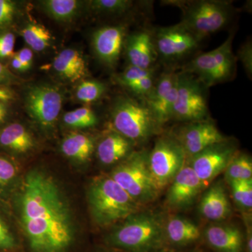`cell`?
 I'll return each mask as SVG.
<instances>
[{
  "mask_svg": "<svg viewBox=\"0 0 252 252\" xmlns=\"http://www.w3.org/2000/svg\"><path fill=\"white\" fill-rule=\"evenodd\" d=\"M20 224L32 252H66L74 239L72 214L56 181L46 172H28L14 196Z\"/></svg>",
  "mask_w": 252,
  "mask_h": 252,
  "instance_id": "cell-1",
  "label": "cell"
},
{
  "mask_svg": "<svg viewBox=\"0 0 252 252\" xmlns=\"http://www.w3.org/2000/svg\"><path fill=\"white\" fill-rule=\"evenodd\" d=\"M165 222L152 212L133 214L123 220L106 238L109 246L128 252H154L165 238Z\"/></svg>",
  "mask_w": 252,
  "mask_h": 252,
  "instance_id": "cell-2",
  "label": "cell"
},
{
  "mask_svg": "<svg viewBox=\"0 0 252 252\" xmlns=\"http://www.w3.org/2000/svg\"><path fill=\"white\" fill-rule=\"evenodd\" d=\"M88 203L93 220L101 227L123 221L140 209V205L110 176L93 180L88 190Z\"/></svg>",
  "mask_w": 252,
  "mask_h": 252,
  "instance_id": "cell-3",
  "label": "cell"
},
{
  "mask_svg": "<svg viewBox=\"0 0 252 252\" xmlns=\"http://www.w3.org/2000/svg\"><path fill=\"white\" fill-rule=\"evenodd\" d=\"M182 10L180 23L199 41L225 28L234 14L232 1L197 0L176 1Z\"/></svg>",
  "mask_w": 252,
  "mask_h": 252,
  "instance_id": "cell-4",
  "label": "cell"
},
{
  "mask_svg": "<svg viewBox=\"0 0 252 252\" xmlns=\"http://www.w3.org/2000/svg\"><path fill=\"white\" fill-rule=\"evenodd\" d=\"M148 155L144 152H132L113 169L110 177L140 205L157 198V187L149 166Z\"/></svg>",
  "mask_w": 252,
  "mask_h": 252,
  "instance_id": "cell-5",
  "label": "cell"
},
{
  "mask_svg": "<svg viewBox=\"0 0 252 252\" xmlns=\"http://www.w3.org/2000/svg\"><path fill=\"white\" fill-rule=\"evenodd\" d=\"M233 36L230 34L216 49L194 58L182 72L195 76L207 88L229 81L234 75L236 64L233 52Z\"/></svg>",
  "mask_w": 252,
  "mask_h": 252,
  "instance_id": "cell-6",
  "label": "cell"
},
{
  "mask_svg": "<svg viewBox=\"0 0 252 252\" xmlns=\"http://www.w3.org/2000/svg\"><path fill=\"white\" fill-rule=\"evenodd\" d=\"M112 121L116 132L133 142L148 140L159 127L147 104L128 97H119L114 102Z\"/></svg>",
  "mask_w": 252,
  "mask_h": 252,
  "instance_id": "cell-7",
  "label": "cell"
},
{
  "mask_svg": "<svg viewBox=\"0 0 252 252\" xmlns=\"http://www.w3.org/2000/svg\"><path fill=\"white\" fill-rule=\"evenodd\" d=\"M205 86L192 74L178 73V86L172 119L189 123L207 120L208 105Z\"/></svg>",
  "mask_w": 252,
  "mask_h": 252,
  "instance_id": "cell-8",
  "label": "cell"
},
{
  "mask_svg": "<svg viewBox=\"0 0 252 252\" xmlns=\"http://www.w3.org/2000/svg\"><path fill=\"white\" fill-rule=\"evenodd\" d=\"M187 157L175 137L164 136L156 142L148 155L149 169L160 190L170 185L185 165Z\"/></svg>",
  "mask_w": 252,
  "mask_h": 252,
  "instance_id": "cell-9",
  "label": "cell"
},
{
  "mask_svg": "<svg viewBox=\"0 0 252 252\" xmlns=\"http://www.w3.org/2000/svg\"><path fill=\"white\" fill-rule=\"evenodd\" d=\"M64 96L58 86L40 84L29 86L25 95V107L29 117L41 128H53L62 109Z\"/></svg>",
  "mask_w": 252,
  "mask_h": 252,
  "instance_id": "cell-10",
  "label": "cell"
},
{
  "mask_svg": "<svg viewBox=\"0 0 252 252\" xmlns=\"http://www.w3.org/2000/svg\"><path fill=\"white\" fill-rule=\"evenodd\" d=\"M237 152L235 142L226 139L189 158V164L206 187L220 173L225 171Z\"/></svg>",
  "mask_w": 252,
  "mask_h": 252,
  "instance_id": "cell-11",
  "label": "cell"
},
{
  "mask_svg": "<svg viewBox=\"0 0 252 252\" xmlns=\"http://www.w3.org/2000/svg\"><path fill=\"white\" fill-rule=\"evenodd\" d=\"M153 37L158 56L170 62L187 57L198 49L200 43L180 23L158 28Z\"/></svg>",
  "mask_w": 252,
  "mask_h": 252,
  "instance_id": "cell-12",
  "label": "cell"
},
{
  "mask_svg": "<svg viewBox=\"0 0 252 252\" xmlns=\"http://www.w3.org/2000/svg\"><path fill=\"white\" fill-rule=\"evenodd\" d=\"M177 86L178 73L173 71L163 72L155 83L152 93L145 99L146 104L159 127L172 119Z\"/></svg>",
  "mask_w": 252,
  "mask_h": 252,
  "instance_id": "cell-13",
  "label": "cell"
},
{
  "mask_svg": "<svg viewBox=\"0 0 252 252\" xmlns=\"http://www.w3.org/2000/svg\"><path fill=\"white\" fill-rule=\"evenodd\" d=\"M175 137L185 151L187 158L228 139L208 120L189 123Z\"/></svg>",
  "mask_w": 252,
  "mask_h": 252,
  "instance_id": "cell-14",
  "label": "cell"
},
{
  "mask_svg": "<svg viewBox=\"0 0 252 252\" xmlns=\"http://www.w3.org/2000/svg\"><path fill=\"white\" fill-rule=\"evenodd\" d=\"M204 188L205 185L190 164L185 162L170 184L167 194V203L173 208H186L194 203Z\"/></svg>",
  "mask_w": 252,
  "mask_h": 252,
  "instance_id": "cell-15",
  "label": "cell"
},
{
  "mask_svg": "<svg viewBox=\"0 0 252 252\" xmlns=\"http://www.w3.org/2000/svg\"><path fill=\"white\" fill-rule=\"evenodd\" d=\"M126 38L125 26H107L94 32L93 46L96 56L105 65L114 67L120 58Z\"/></svg>",
  "mask_w": 252,
  "mask_h": 252,
  "instance_id": "cell-16",
  "label": "cell"
},
{
  "mask_svg": "<svg viewBox=\"0 0 252 252\" xmlns=\"http://www.w3.org/2000/svg\"><path fill=\"white\" fill-rule=\"evenodd\" d=\"M124 46L129 65L144 69L153 68L158 57L153 33L146 30L135 32L126 36Z\"/></svg>",
  "mask_w": 252,
  "mask_h": 252,
  "instance_id": "cell-17",
  "label": "cell"
},
{
  "mask_svg": "<svg viewBox=\"0 0 252 252\" xmlns=\"http://www.w3.org/2000/svg\"><path fill=\"white\" fill-rule=\"evenodd\" d=\"M209 245L219 252H243L245 242L241 231L230 225H209L205 232Z\"/></svg>",
  "mask_w": 252,
  "mask_h": 252,
  "instance_id": "cell-18",
  "label": "cell"
},
{
  "mask_svg": "<svg viewBox=\"0 0 252 252\" xmlns=\"http://www.w3.org/2000/svg\"><path fill=\"white\" fill-rule=\"evenodd\" d=\"M231 207L224 187L217 182L204 194L200 203V212L208 220H221L229 216Z\"/></svg>",
  "mask_w": 252,
  "mask_h": 252,
  "instance_id": "cell-19",
  "label": "cell"
},
{
  "mask_svg": "<svg viewBox=\"0 0 252 252\" xmlns=\"http://www.w3.org/2000/svg\"><path fill=\"white\" fill-rule=\"evenodd\" d=\"M133 142L119 132H111L104 137L97 147L99 161L106 165L117 163L132 153Z\"/></svg>",
  "mask_w": 252,
  "mask_h": 252,
  "instance_id": "cell-20",
  "label": "cell"
},
{
  "mask_svg": "<svg viewBox=\"0 0 252 252\" xmlns=\"http://www.w3.org/2000/svg\"><path fill=\"white\" fill-rule=\"evenodd\" d=\"M35 141L27 127L12 123L0 130V147L11 153L27 154L34 148Z\"/></svg>",
  "mask_w": 252,
  "mask_h": 252,
  "instance_id": "cell-21",
  "label": "cell"
},
{
  "mask_svg": "<svg viewBox=\"0 0 252 252\" xmlns=\"http://www.w3.org/2000/svg\"><path fill=\"white\" fill-rule=\"evenodd\" d=\"M53 67L63 79L75 82L87 74V67L84 56L77 49L63 50L54 59Z\"/></svg>",
  "mask_w": 252,
  "mask_h": 252,
  "instance_id": "cell-22",
  "label": "cell"
},
{
  "mask_svg": "<svg viewBox=\"0 0 252 252\" xmlns=\"http://www.w3.org/2000/svg\"><path fill=\"white\" fill-rule=\"evenodd\" d=\"M165 238L177 246L195 243L201 236L198 225L180 217H171L165 222Z\"/></svg>",
  "mask_w": 252,
  "mask_h": 252,
  "instance_id": "cell-23",
  "label": "cell"
},
{
  "mask_svg": "<svg viewBox=\"0 0 252 252\" xmlns=\"http://www.w3.org/2000/svg\"><path fill=\"white\" fill-rule=\"evenodd\" d=\"M61 150L64 157L78 162L90 160L94 150V139L86 134H69L61 142Z\"/></svg>",
  "mask_w": 252,
  "mask_h": 252,
  "instance_id": "cell-24",
  "label": "cell"
},
{
  "mask_svg": "<svg viewBox=\"0 0 252 252\" xmlns=\"http://www.w3.org/2000/svg\"><path fill=\"white\" fill-rule=\"evenodd\" d=\"M40 4L48 16L63 23L69 22L77 17L82 6V1L77 0H44Z\"/></svg>",
  "mask_w": 252,
  "mask_h": 252,
  "instance_id": "cell-25",
  "label": "cell"
},
{
  "mask_svg": "<svg viewBox=\"0 0 252 252\" xmlns=\"http://www.w3.org/2000/svg\"><path fill=\"white\" fill-rule=\"evenodd\" d=\"M21 35L32 51H44L51 46L52 34L47 28L36 23H30L22 31Z\"/></svg>",
  "mask_w": 252,
  "mask_h": 252,
  "instance_id": "cell-26",
  "label": "cell"
},
{
  "mask_svg": "<svg viewBox=\"0 0 252 252\" xmlns=\"http://www.w3.org/2000/svg\"><path fill=\"white\" fill-rule=\"evenodd\" d=\"M63 122L69 128L86 129L97 125L98 119L91 107L84 106L66 112L63 116Z\"/></svg>",
  "mask_w": 252,
  "mask_h": 252,
  "instance_id": "cell-27",
  "label": "cell"
},
{
  "mask_svg": "<svg viewBox=\"0 0 252 252\" xmlns=\"http://www.w3.org/2000/svg\"><path fill=\"white\" fill-rule=\"evenodd\" d=\"M228 182L252 179V158L245 153L237 152L225 170Z\"/></svg>",
  "mask_w": 252,
  "mask_h": 252,
  "instance_id": "cell-28",
  "label": "cell"
},
{
  "mask_svg": "<svg viewBox=\"0 0 252 252\" xmlns=\"http://www.w3.org/2000/svg\"><path fill=\"white\" fill-rule=\"evenodd\" d=\"M17 166L11 159L0 155V200L7 198L18 180Z\"/></svg>",
  "mask_w": 252,
  "mask_h": 252,
  "instance_id": "cell-29",
  "label": "cell"
},
{
  "mask_svg": "<svg viewBox=\"0 0 252 252\" xmlns=\"http://www.w3.org/2000/svg\"><path fill=\"white\" fill-rule=\"evenodd\" d=\"M233 200L240 208L251 210L252 207V179L228 182Z\"/></svg>",
  "mask_w": 252,
  "mask_h": 252,
  "instance_id": "cell-30",
  "label": "cell"
},
{
  "mask_svg": "<svg viewBox=\"0 0 252 252\" xmlns=\"http://www.w3.org/2000/svg\"><path fill=\"white\" fill-rule=\"evenodd\" d=\"M91 9L98 14L122 15L132 8L128 0H94L90 1Z\"/></svg>",
  "mask_w": 252,
  "mask_h": 252,
  "instance_id": "cell-31",
  "label": "cell"
},
{
  "mask_svg": "<svg viewBox=\"0 0 252 252\" xmlns=\"http://www.w3.org/2000/svg\"><path fill=\"white\" fill-rule=\"evenodd\" d=\"M106 86L103 83L96 80L83 81L77 86L76 97L84 103H91L98 100L104 94Z\"/></svg>",
  "mask_w": 252,
  "mask_h": 252,
  "instance_id": "cell-32",
  "label": "cell"
},
{
  "mask_svg": "<svg viewBox=\"0 0 252 252\" xmlns=\"http://www.w3.org/2000/svg\"><path fill=\"white\" fill-rule=\"evenodd\" d=\"M154 67L152 69H144L142 68L129 65L124 69V72L120 73L117 76V81L120 85L126 88L136 81L152 75L154 74Z\"/></svg>",
  "mask_w": 252,
  "mask_h": 252,
  "instance_id": "cell-33",
  "label": "cell"
},
{
  "mask_svg": "<svg viewBox=\"0 0 252 252\" xmlns=\"http://www.w3.org/2000/svg\"><path fill=\"white\" fill-rule=\"evenodd\" d=\"M18 243L14 232L4 217L0 214V252L14 250Z\"/></svg>",
  "mask_w": 252,
  "mask_h": 252,
  "instance_id": "cell-34",
  "label": "cell"
},
{
  "mask_svg": "<svg viewBox=\"0 0 252 252\" xmlns=\"http://www.w3.org/2000/svg\"><path fill=\"white\" fill-rule=\"evenodd\" d=\"M155 83L154 74H152L127 86L126 89H128L136 95L143 97L145 99L153 90Z\"/></svg>",
  "mask_w": 252,
  "mask_h": 252,
  "instance_id": "cell-35",
  "label": "cell"
},
{
  "mask_svg": "<svg viewBox=\"0 0 252 252\" xmlns=\"http://www.w3.org/2000/svg\"><path fill=\"white\" fill-rule=\"evenodd\" d=\"M16 12V3L10 0H0V28L9 26Z\"/></svg>",
  "mask_w": 252,
  "mask_h": 252,
  "instance_id": "cell-36",
  "label": "cell"
},
{
  "mask_svg": "<svg viewBox=\"0 0 252 252\" xmlns=\"http://www.w3.org/2000/svg\"><path fill=\"white\" fill-rule=\"evenodd\" d=\"M238 59L241 61L247 74L252 75V41H246L240 46L238 52Z\"/></svg>",
  "mask_w": 252,
  "mask_h": 252,
  "instance_id": "cell-37",
  "label": "cell"
},
{
  "mask_svg": "<svg viewBox=\"0 0 252 252\" xmlns=\"http://www.w3.org/2000/svg\"><path fill=\"white\" fill-rule=\"evenodd\" d=\"M15 36L13 33L5 32L0 34V59L14 56Z\"/></svg>",
  "mask_w": 252,
  "mask_h": 252,
  "instance_id": "cell-38",
  "label": "cell"
},
{
  "mask_svg": "<svg viewBox=\"0 0 252 252\" xmlns=\"http://www.w3.org/2000/svg\"><path fill=\"white\" fill-rule=\"evenodd\" d=\"M20 60L26 70L31 69L33 63V52L29 47L23 48L18 52L15 54Z\"/></svg>",
  "mask_w": 252,
  "mask_h": 252,
  "instance_id": "cell-39",
  "label": "cell"
},
{
  "mask_svg": "<svg viewBox=\"0 0 252 252\" xmlns=\"http://www.w3.org/2000/svg\"><path fill=\"white\" fill-rule=\"evenodd\" d=\"M18 79L0 63V85L7 86L17 82Z\"/></svg>",
  "mask_w": 252,
  "mask_h": 252,
  "instance_id": "cell-40",
  "label": "cell"
},
{
  "mask_svg": "<svg viewBox=\"0 0 252 252\" xmlns=\"http://www.w3.org/2000/svg\"><path fill=\"white\" fill-rule=\"evenodd\" d=\"M14 92L8 86L0 85V102H9L14 99Z\"/></svg>",
  "mask_w": 252,
  "mask_h": 252,
  "instance_id": "cell-41",
  "label": "cell"
},
{
  "mask_svg": "<svg viewBox=\"0 0 252 252\" xmlns=\"http://www.w3.org/2000/svg\"><path fill=\"white\" fill-rule=\"evenodd\" d=\"M9 107L8 102H0V125L6 120L9 115Z\"/></svg>",
  "mask_w": 252,
  "mask_h": 252,
  "instance_id": "cell-42",
  "label": "cell"
},
{
  "mask_svg": "<svg viewBox=\"0 0 252 252\" xmlns=\"http://www.w3.org/2000/svg\"><path fill=\"white\" fill-rule=\"evenodd\" d=\"M11 67L16 69V71H18L20 72H26V69L22 64V63L20 61V60L16 57V55L14 54V56L11 57Z\"/></svg>",
  "mask_w": 252,
  "mask_h": 252,
  "instance_id": "cell-43",
  "label": "cell"
},
{
  "mask_svg": "<svg viewBox=\"0 0 252 252\" xmlns=\"http://www.w3.org/2000/svg\"><path fill=\"white\" fill-rule=\"evenodd\" d=\"M252 228L250 225H248V230H247L246 241L245 243V249L246 252H252Z\"/></svg>",
  "mask_w": 252,
  "mask_h": 252,
  "instance_id": "cell-44",
  "label": "cell"
}]
</instances>
